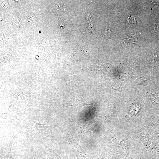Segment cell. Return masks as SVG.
<instances>
[{"label": "cell", "instance_id": "6da1fadb", "mask_svg": "<svg viewBox=\"0 0 159 159\" xmlns=\"http://www.w3.org/2000/svg\"><path fill=\"white\" fill-rule=\"evenodd\" d=\"M124 40L125 42L127 44H135L138 43L137 37L134 36H128Z\"/></svg>", "mask_w": 159, "mask_h": 159}, {"label": "cell", "instance_id": "7a4b0ae2", "mask_svg": "<svg viewBox=\"0 0 159 159\" xmlns=\"http://www.w3.org/2000/svg\"><path fill=\"white\" fill-rule=\"evenodd\" d=\"M136 24V21L135 18L130 15L127 18V19L126 21V25L129 27L134 26Z\"/></svg>", "mask_w": 159, "mask_h": 159}, {"label": "cell", "instance_id": "3957f363", "mask_svg": "<svg viewBox=\"0 0 159 159\" xmlns=\"http://www.w3.org/2000/svg\"><path fill=\"white\" fill-rule=\"evenodd\" d=\"M112 32L111 30L109 28H106L103 33V35L106 38H110Z\"/></svg>", "mask_w": 159, "mask_h": 159}, {"label": "cell", "instance_id": "277c9868", "mask_svg": "<svg viewBox=\"0 0 159 159\" xmlns=\"http://www.w3.org/2000/svg\"><path fill=\"white\" fill-rule=\"evenodd\" d=\"M138 106L137 105H135L133 106L131 108V112L132 113H136L135 112H137L139 109V106L136 108Z\"/></svg>", "mask_w": 159, "mask_h": 159}, {"label": "cell", "instance_id": "5b68a950", "mask_svg": "<svg viewBox=\"0 0 159 159\" xmlns=\"http://www.w3.org/2000/svg\"><path fill=\"white\" fill-rule=\"evenodd\" d=\"M87 17L88 22L89 23V25L90 26H92L93 25V22L92 21L90 15H88Z\"/></svg>", "mask_w": 159, "mask_h": 159}, {"label": "cell", "instance_id": "8992f818", "mask_svg": "<svg viewBox=\"0 0 159 159\" xmlns=\"http://www.w3.org/2000/svg\"><path fill=\"white\" fill-rule=\"evenodd\" d=\"M35 18L32 16H31L29 17V22H31L32 24H34L36 20H34Z\"/></svg>", "mask_w": 159, "mask_h": 159}, {"label": "cell", "instance_id": "52a82bcc", "mask_svg": "<svg viewBox=\"0 0 159 159\" xmlns=\"http://www.w3.org/2000/svg\"><path fill=\"white\" fill-rule=\"evenodd\" d=\"M129 159H136L134 157L130 156Z\"/></svg>", "mask_w": 159, "mask_h": 159}]
</instances>
